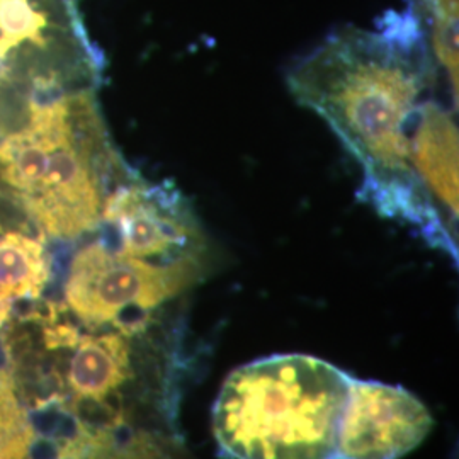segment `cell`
Wrapping results in <instances>:
<instances>
[{"label":"cell","instance_id":"6da1fadb","mask_svg":"<svg viewBox=\"0 0 459 459\" xmlns=\"http://www.w3.org/2000/svg\"><path fill=\"white\" fill-rule=\"evenodd\" d=\"M434 83L429 39L411 16L390 19L379 31L342 28L288 74L293 98L320 116L361 165V196L456 259L458 247L432 213L411 164V133Z\"/></svg>","mask_w":459,"mask_h":459},{"label":"cell","instance_id":"7a4b0ae2","mask_svg":"<svg viewBox=\"0 0 459 459\" xmlns=\"http://www.w3.org/2000/svg\"><path fill=\"white\" fill-rule=\"evenodd\" d=\"M130 174L94 89L36 100L26 121L0 136V201L45 237L75 240L96 231L106 197Z\"/></svg>","mask_w":459,"mask_h":459},{"label":"cell","instance_id":"3957f363","mask_svg":"<svg viewBox=\"0 0 459 459\" xmlns=\"http://www.w3.org/2000/svg\"><path fill=\"white\" fill-rule=\"evenodd\" d=\"M351 377L307 354H276L230 373L213 434L230 459H339Z\"/></svg>","mask_w":459,"mask_h":459},{"label":"cell","instance_id":"277c9868","mask_svg":"<svg viewBox=\"0 0 459 459\" xmlns=\"http://www.w3.org/2000/svg\"><path fill=\"white\" fill-rule=\"evenodd\" d=\"M210 254L153 263L98 240L74 255L65 282L68 310L89 327L143 330L152 313L208 276Z\"/></svg>","mask_w":459,"mask_h":459},{"label":"cell","instance_id":"5b68a950","mask_svg":"<svg viewBox=\"0 0 459 459\" xmlns=\"http://www.w3.org/2000/svg\"><path fill=\"white\" fill-rule=\"evenodd\" d=\"M102 223L115 233L117 252L153 263L208 255V237L178 189L150 184L138 174L109 193Z\"/></svg>","mask_w":459,"mask_h":459},{"label":"cell","instance_id":"8992f818","mask_svg":"<svg viewBox=\"0 0 459 459\" xmlns=\"http://www.w3.org/2000/svg\"><path fill=\"white\" fill-rule=\"evenodd\" d=\"M434 419L403 386L351 377L339 459H402L426 441Z\"/></svg>","mask_w":459,"mask_h":459},{"label":"cell","instance_id":"52a82bcc","mask_svg":"<svg viewBox=\"0 0 459 459\" xmlns=\"http://www.w3.org/2000/svg\"><path fill=\"white\" fill-rule=\"evenodd\" d=\"M411 164L432 213L458 247V126L436 100L427 99L417 116Z\"/></svg>","mask_w":459,"mask_h":459},{"label":"cell","instance_id":"ba28073f","mask_svg":"<svg viewBox=\"0 0 459 459\" xmlns=\"http://www.w3.org/2000/svg\"><path fill=\"white\" fill-rule=\"evenodd\" d=\"M138 332L116 328L98 335L79 333L72 344L65 345L72 351L66 388L77 403L98 405L125 422L123 415L109 405L134 377L132 337Z\"/></svg>","mask_w":459,"mask_h":459},{"label":"cell","instance_id":"9c48e42d","mask_svg":"<svg viewBox=\"0 0 459 459\" xmlns=\"http://www.w3.org/2000/svg\"><path fill=\"white\" fill-rule=\"evenodd\" d=\"M53 459H193L176 432L94 426L79 420Z\"/></svg>","mask_w":459,"mask_h":459},{"label":"cell","instance_id":"30bf717a","mask_svg":"<svg viewBox=\"0 0 459 459\" xmlns=\"http://www.w3.org/2000/svg\"><path fill=\"white\" fill-rule=\"evenodd\" d=\"M48 250L26 225H0V325L19 301L38 299L48 284Z\"/></svg>","mask_w":459,"mask_h":459},{"label":"cell","instance_id":"8fae6325","mask_svg":"<svg viewBox=\"0 0 459 459\" xmlns=\"http://www.w3.org/2000/svg\"><path fill=\"white\" fill-rule=\"evenodd\" d=\"M424 9L434 56L458 99V0H424Z\"/></svg>","mask_w":459,"mask_h":459},{"label":"cell","instance_id":"7c38bea8","mask_svg":"<svg viewBox=\"0 0 459 459\" xmlns=\"http://www.w3.org/2000/svg\"><path fill=\"white\" fill-rule=\"evenodd\" d=\"M33 441V426L19 403L14 379L0 368V459H26Z\"/></svg>","mask_w":459,"mask_h":459}]
</instances>
